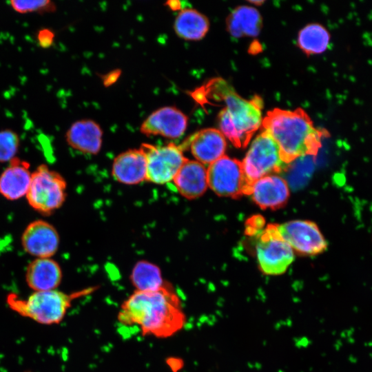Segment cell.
<instances>
[{
	"instance_id": "24",
	"label": "cell",
	"mask_w": 372,
	"mask_h": 372,
	"mask_svg": "<svg viewBox=\"0 0 372 372\" xmlns=\"http://www.w3.org/2000/svg\"><path fill=\"white\" fill-rule=\"evenodd\" d=\"M18 133L10 128L0 130V163H9L14 158L20 147Z\"/></svg>"
},
{
	"instance_id": "10",
	"label": "cell",
	"mask_w": 372,
	"mask_h": 372,
	"mask_svg": "<svg viewBox=\"0 0 372 372\" xmlns=\"http://www.w3.org/2000/svg\"><path fill=\"white\" fill-rule=\"evenodd\" d=\"M276 226L282 238L299 254L317 255L327 248L324 236L311 221L291 220Z\"/></svg>"
},
{
	"instance_id": "25",
	"label": "cell",
	"mask_w": 372,
	"mask_h": 372,
	"mask_svg": "<svg viewBox=\"0 0 372 372\" xmlns=\"http://www.w3.org/2000/svg\"><path fill=\"white\" fill-rule=\"evenodd\" d=\"M9 3L19 14H45L56 10L55 3L50 0H11Z\"/></svg>"
},
{
	"instance_id": "7",
	"label": "cell",
	"mask_w": 372,
	"mask_h": 372,
	"mask_svg": "<svg viewBox=\"0 0 372 372\" xmlns=\"http://www.w3.org/2000/svg\"><path fill=\"white\" fill-rule=\"evenodd\" d=\"M256 251L259 267L267 275L282 274L294 260L293 250L282 238L276 225H268L259 234Z\"/></svg>"
},
{
	"instance_id": "13",
	"label": "cell",
	"mask_w": 372,
	"mask_h": 372,
	"mask_svg": "<svg viewBox=\"0 0 372 372\" xmlns=\"http://www.w3.org/2000/svg\"><path fill=\"white\" fill-rule=\"evenodd\" d=\"M180 147L183 151L189 149L197 161L209 165L224 156L227 143L220 130L206 128L188 137Z\"/></svg>"
},
{
	"instance_id": "5",
	"label": "cell",
	"mask_w": 372,
	"mask_h": 372,
	"mask_svg": "<svg viewBox=\"0 0 372 372\" xmlns=\"http://www.w3.org/2000/svg\"><path fill=\"white\" fill-rule=\"evenodd\" d=\"M66 187V181L59 172L42 164L32 173L25 198L33 209L50 215L64 203Z\"/></svg>"
},
{
	"instance_id": "18",
	"label": "cell",
	"mask_w": 372,
	"mask_h": 372,
	"mask_svg": "<svg viewBox=\"0 0 372 372\" xmlns=\"http://www.w3.org/2000/svg\"><path fill=\"white\" fill-rule=\"evenodd\" d=\"M172 182L183 197L189 199L198 198L208 187L207 169L197 161L187 159Z\"/></svg>"
},
{
	"instance_id": "21",
	"label": "cell",
	"mask_w": 372,
	"mask_h": 372,
	"mask_svg": "<svg viewBox=\"0 0 372 372\" xmlns=\"http://www.w3.org/2000/svg\"><path fill=\"white\" fill-rule=\"evenodd\" d=\"M174 28L179 37L196 41L205 36L209 28V22L208 19L198 11L186 8L178 12Z\"/></svg>"
},
{
	"instance_id": "12",
	"label": "cell",
	"mask_w": 372,
	"mask_h": 372,
	"mask_svg": "<svg viewBox=\"0 0 372 372\" xmlns=\"http://www.w3.org/2000/svg\"><path fill=\"white\" fill-rule=\"evenodd\" d=\"M187 117L180 110L172 106L161 107L153 112L142 123L141 132L147 135H160L176 139L185 132Z\"/></svg>"
},
{
	"instance_id": "2",
	"label": "cell",
	"mask_w": 372,
	"mask_h": 372,
	"mask_svg": "<svg viewBox=\"0 0 372 372\" xmlns=\"http://www.w3.org/2000/svg\"><path fill=\"white\" fill-rule=\"evenodd\" d=\"M193 96L198 102L210 99L224 103L218 115L220 131L236 147H245L262 125V99L256 96L250 101L242 98L221 78L210 80Z\"/></svg>"
},
{
	"instance_id": "27",
	"label": "cell",
	"mask_w": 372,
	"mask_h": 372,
	"mask_svg": "<svg viewBox=\"0 0 372 372\" xmlns=\"http://www.w3.org/2000/svg\"><path fill=\"white\" fill-rule=\"evenodd\" d=\"M249 2L253 3V4H255L256 6H259V5H261L262 3H264V1H249Z\"/></svg>"
},
{
	"instance_id": "15",
	"label": "cell",
	"mask_w": 372,
	"mask_h": 372,
	"mask_svg": "<svg viewBox=\"0 0 372 372\" xmlns=\"http://www.w3.org/2000/svg\"><path fill=\"white\" fill-rule=\"evenodd\" d=\"M249 194L261 208L275 209L285 205L289 191L287 182L276 175L262 177L252 183Z\"/></svg>"
},
{
	"instance_id": "4",
	"label": "cell",
	"mask_w": 372,
	"mask_h": 372,
	"mask_svg": "<svg viewBox=\"0 0 372 372\" xmlns=\"http://www.w3.org/2000/svg\"><path fill=\"white\" fill-rule=\"evenodd\" d=\"M91 291L90 289L70 294L57 289L34 291L26 299L10 293L6 302L9 307L18 314L41 324L52 325L63 320L74 299Z\"/></svg>"
},
{
	"instance_id": "11",
	"label": "cell",
	"mask_w": 372,
	"mask_h": 372,
	"mask_svg": "<svg viewBox=\"0 0 372 372\" xmlns=\"http://www.w3.org/2000/svg\"><path fill=\"white\" fill-rule=\"evenodd\" d=\"M21 242L23 250L36 258H52L59 249L60 238L52 224L35 220L23 230Z\"/></svg>"
},
{
	"instance_id": "1",
	"label": "cell",
	"mask_w": 372,
	"mask_h": 372,
	"mask_svg": "<svg viewBox=\"0 0 372 372\" xmlns=\"http://www.w3.org/2000/svg\"><path fill=\"white\" fill-rule=\"evenodd\" d=\"M123 325L136 326L143 335L167 338L185 322L181 301L171 285L152 291H135L121 304L117 316Z\"/></svg>"
},
{
	"instance_id": "9",
	"label": "cell",
	"mask_w": 372,
	"mask_h": 372,
	"mask_svg": "<svg viewBox=\"0 0 372 372\" xmlns=\"http://www.w3.org/2000/svg\"><path fill=\"white\" fill-rule=\"evenodd\" d=\"M208 186L218 195L237 197L249 194L251 185L246 178L242 163L223 156L207 168Z\"/></svg>"
},
{
	"instance_id": "19",
	"label": "cell",
	"mask_w": 372,
	"mask_h": 372,
	"mask_svg": "<svg viewBox=\"0 0 372 372\" xmlns=\"http://www.w3.org/2000/svg\"><path fill=\"white\" fill-rule=\"evenodd\" d=\"M103 131L94 121H75L65 133L67 143L73 149L89 154L99 153L102 145Z\"/></svg>"
},
{
	"instance_id": "6",
	"label": "cell",
	"mask_w": 372,
	"mask_h": 372,
	"mask_svg": "<svg viewBox=\"0 0 372 372\" xmlns=\"http://www.w3.org/2000/svg\"><path fill=\"white\" fill-rule=\"evenodd\" d=\"M241 163L250 184L262 177L282 172L289 165L283 159L277 143L263 130L252 141Z\"/></svg>"
},
{
	"instance_id": "3",
	"label": "cell",
	"mask_w": 372,
	"mask_h": 372,
	"mask_svg": "<svg viewBox=\"0 0 372 372\" xmlns=\"http://www.w3.org/2000/svg\"><path fill=\"white\" fill-rule=\"evenodd\" d=\"M261 127L277 143L288 164L300 157L316 155L321 147L322 137L327 133L316 128L301 108L270 110L262 119Z\"/></svg>"
},
{
	"instance_id": "26",
	"label": "cell",
	"mask_w": 372,
	"mask_h": 372,
	"mask_svg": "<svg viewBox=\"0 0 372 372\" xmlns=\"http://www.w3.org/2000/svg\"><path fill=\"white\" fill-rule=\"evenodd\" d=\"M54 39V32L48 28H43L39 30L37 34L38 44L43 48L50 47Z\"/></svg>"
},
{
	"instance_id": "22",
	"label": "cell",
	"mask_w": 372,
	"mask_h": 372,
	"mask_svg": "<svg viewBox=\"0 0 372 372\" xmlns=\"http://www.w3.org/2000/svg\"><path fill=\"white\" fill-rule=\"evenodd\" d=\"M130 281L138 291H156L167 283L159 267L143 260L137 262L133 267Z\"/></svg>"
},
{
	"instance_id": "17",
	"label": "cell",
	"mask_w": 372,
	"mask_h": 372,
	"mask_svg": "<svg viewBox=\"0 0 372 372\" xmlns=\"http://www.w3.org/2000/svg\"><path fill=\"white\" fill-rule=\"evenodd\" d=\"M62 276L59 264L52 258H35L28 264L25 274L28 286L34 291L57 289Z\"/></svg>"
},
{
	"instance_id": "16",
	"label": "cell",
	"mask_w": 372,
	"mask_h": 372,
	"mask_svg": "<svg viewBox=\"0 0 372 372\" xmlns=\"http://www.w3.org/2000/svg\"><path fill=\"white\" fill-rule=\"evenodd\" d=\"M112 175L115 180L125 185H136L147 180L146 158L143 150L128 149L114 160Z\"/></svg>"
},
{
	"instance_id": "20",
	"label": "cell",
	"mask_w": 372,
	"mask_h": 372,
	"mask_svg": "<svg viewBox=\"0 0 372 372\" xmlns=\"http://www.w3.org/2000/svg\"><path fill=\"white\" fill-rule=\"evenodd\" d=\"M260 12L254 7L240 6L231 11L226 19L227 30L234 37H256L262 28Z\"/></svg>"
},
{
	"instance_id": "8",
	"label": "cell",
	"mask_w": 372,
	"mask_h": 372,
	"mask_svg": "<svg viewBox=\"0 0 372 372\" xmlns=\"http://www.w3.org/2000/svg\"><path fill=\"white\" fill-rule=\"evenodd\" d=\"M147 163V180L158 185L172 182L187 161L180 145L169 143L156 146L143 143L140 147Z\"/></svg>"
},
{
	"instance_id": "14",
	"label": "cell",
	"mask_w": 372,
	"mask_h": 372,
	"mask_svg": "<svg viewBox=\"0 0 372 372\" xmlns=\"http://www.w3.org/2000/svg\"><path fill=\"white\" fill-rule=\"evenodd\" d=\"M32 173L28 162L18 157L11 160L0 175V194L10 200L25 197Z\"/></svg>"
},
{
	"instance_id": "23",
	"label": "cell",
	"mask_w": 372,
	"mask_h": 372,
	"mask_svg": "<svg viewBox=\"0 0 372 372\" xmlns=\"http://www.w3.org/2000/svg\"><path fill=\"white\" fill-rule=\"evenodd\" d=\"M330 41L327 30L320 24L311 23L299 32L298 45L307 55L320 54L325 51Z\"/></svg>"
}]
</instances>
